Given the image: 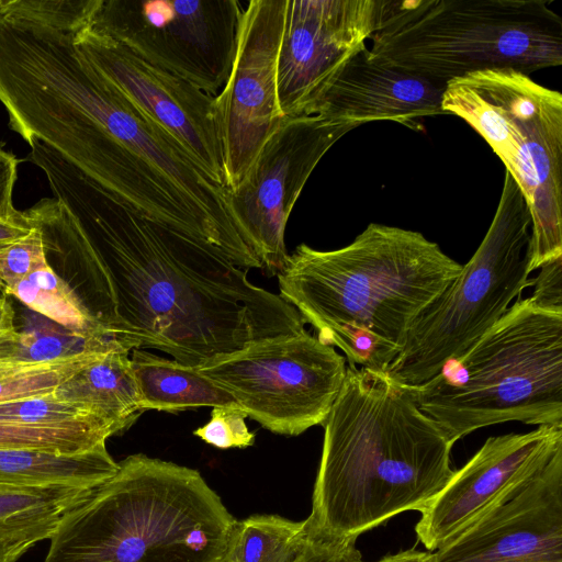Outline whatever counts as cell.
I'll return each instance as SVG.
<instances>
[{
	"instance_id": "cell-1",
	"label": "cell",
	"mask_w": 562,
	"mask_h": 562,
	"mask_svg": "<svg viewBox=\"0 0 562 562\" xmlns=\"http://www.w3.org/2000/svg\"><path fill=\"white\" fill-rule=\"evenodd\" d=\"M30 147L55 195L25 211L46 263L126 351L156 349L199 368L306 330L296 308L252 284L247 269L142 215L46 144Z\"/></svg>"
},
{
	"instance_id": "cell-2",
	"label": "cell",
	"mask_w": 562,
	"mask_h": 562,
	"mask_svg": "<svg viewBox=\"0 0 562 562\" xmlns=\"http://www.w3.org/2000/svg\"><path fill=\"white\" fill-rule=\"evenodd\" d=\"M323 426L305 519L312 537L357 540L397 514L424 509L454 473L446 432L383 372L347 366Z\"/></svg>"
},
{
	"instance_id": "cell-3",
	"label": "cell",
	"mask_w": 562,
	"mask_h": 562,
	"mask_svg": "<svg viewBox=\"0 0 562 562\" xmlns=\"http://www.w3.org/2000/svg\"><path fill=\"white\" fill-rule=\"evenodd\" d=\"M462 265L422 233L371 223L349 245H299L277 274L280 296L339 348L348 366L385 372L414 319Z\"/></svg>"
},
{
	"instance_id": "cell-4",
	"label": "cell",
	"mask_w": 562,
	"mask_h": 562,
	"mask_svg": "<svg viewBox=\"0 0 562 562\" xmlns=\"http://www.w3.org/2000/svg\"><path fill=\"white\" fill-rule=\"evenodd\" d=\"M236 520L198 470L131 454L64 516L44 562H222Z\"/></svg>"
},
{
	"instance_id": "cell-5",
	"label": "cell",
	"mask_w": 562,
	"mask_h": 562,
	"mask_svg": "<svg viewBox=\"0 0 562 562\" xmlns=\"http://www.w3.org/2000/svg\"><path fill=\"white\" fill-rule=\"evenodd\" d=\"M544 0H382L371 58L446 88L486 69L561 66L562 18Z\"/></svg>"
},
{
	"instance_id": "cell-6",
	"label": "cell",
	"mask_w": 562,
	"mask_h": 562,
	"mask_svg": "<svg viewBox=\"0 0 562 562\" xmlns=\"http://www.w3.org/2000/svg\"><path fill=\"white\" fill-rule=\"evenodd\" d=\"M407 389L452 443L505 422L562 425V312L519 299L464 355Z\"/></svg>"
},
{
	"instance_id": "cell-7",
	"label": "cell",
	"mask_w": 562,
	"mask_h": 562,
	"mask_svg": "<svg viewBox=\"0 0 562 562\" xmlns=\"http://www.w3.org/2000/svg\"><path fill=\"white\" fill-rule=\"evenodd\" d=\"M442 110L464 120L501 158L531 215L532 272L562 257V94L514 69L446 85Z\"/></svg>"
},
{
	"instance_id": "cell-8",
	"label": "cell",
	"mask_w": 562,
	"mask_h": 562,
	"mask_svg": "<svg viewBox=\"0 0 562 562\" xmlns=\"http://www.w3.org/2000/svg\"><path fill=\"white\" fill-rule=\"evenodd\" d=\"M530 237L528 205L505 171L483 240L456 279L414 319L384 373L398 385L413 387L464 355L531 286Z\"/></svg>"
},
{
	"instance_id": "cell-9",
	"label": "cell",
	"mask_w": 562,
	"mask_h": 562,
	"mask_svg": "<svg viewBox=\"0 0 562 562\" xmlns=\"http://www.w3.org/2000/svg\"><path fill=\"white\" fill-rule=\"evenodd\" d=\"M346 369L345 357L307 330L251 344L198 368L229 392L247 417L283 436L324 424Z\"/></svg>"
},
{
	"instance_id": "cell-10",
	"label": "cell",
	"mask_w": 562,
	"mask_h": 562,
	"mask_svg": "<svg viewBox=\"0 0 562 562\" xmlns=\"http://www.w3.org/2000/svg\"><path fill=\"white\" fill-rule=\"evenodd\" d=\"M243 10L237 0H102L89 31L216 97L231 72Z\"/></svg>"
},
{
	"instance_id": "cell-11",
	"label": "cell",
	"mask_w": 562,
	"mask_h": 562,
	"mask_svg": "<svg viewBox=\"0 0 562 562\" xmlns=\"http://www.w3.org/2000/svg\"><path fill=\"white\" fill-rule=\"evenodd\" d=\"M356 127L322 114L285 119L239 186L229 190L233 220L268 276L285 266V226L306 181L334 144Z\"/></svg>"
},
{
	"instance_id": "cell-12",
	"label": "cell",
	"mask_w": 562,
	"mask_h": 562,
	"mask_svg": "<svg viewBox=\"0 0 562 562\" xmlns=\"http://www.w3.org/2000/svg\"><path fill=\"white\" fill-rule=\"evenodd\" d=\"M288 0H250L243 10L229 76L214 97L225 187L234 190L285 117L277 69Z\"/></svg>"
},
{
	"instance_id": "cell-13",
	"label": "cell",
	"mask_w": 562,
	"mask_h": 562,
	"mask_svg": "<svg viewBox=\"0 0 562 562\" xmlns=\"http://www.w3.org/2000/svg\"><path fill=\"white\" fill-rule=\"evenodd\" d=\"M382 0H288L278 57L285 119L314 115L346 64L376 31Z\"/></svg>"
},
{
	"instance_id": "cell-14",
	"label": "cell",
	"mask_w": 562,
	"mask_h": 562,
	"mask_svg": "<svg viewBox=\"0 0 562 562\" xmlns=\"http://www.w3.org/2000/svg\"><path fill=\"white\" fill-rule=\"evenodd\" d=\"M75 43L128 102L167 133L212 179L225 187L213 95L89 30L77 35Z\"/></svg>"
},
{
	"instance_id": "cell-15",
	"label": "cell",
	"mask_w": 562,
	"mask_h": 562,
	"mask_svg": "<svg viewBox=\"0 0 562 562\" xmlns=\"http://www.w3.org/2000/svg\"><path fill=\"white\" fill-rule=\"evenodd\" d=\"M427 562H562V451Z\"/></svg>"
},
{
	"instance_id": "cell-16",
	"label": "cell",
	"mask_w": 562,
	"mask_h": 562,
	"mask_svg": "<svg viewBox=\"0 0 562 562\" xmlns=\"http://www.w3.org/2000/svg\"><path fill=\"white\" fill-rule=\"evenodd\" d=\"M562 451V425L490 437L422 509L417 539L432 552Z\"/></svg>"
},
{
	"instance_id": "cell-17",
	"label": "cell",
	"mask_w": 562,
	"mask_h": 562,
	"mask_svg": "<svg viewBox=\"0 0 562 562\" xmlns=\"http://www.w3.org/2000/svg\"><path fill=\"white\" fill-rule=\"evenodd\" d=\"M445 88L384 65L366 47L353 56L326 91L315 114L355 124L392 121L417 128L416 121L446 114Z\"/></svg>"
},
{
	"instance_id": "cell-18",
	"label": "cell",
	"mask_w": 562,
	"mask_h": 562,
	"mask_svg": "<svg viewBox=\"0 0 562 562\" xmlns=\"http://www.w3.org/2000/svg\"><path fill=\"white\" fill-rule=\"evenodd\" d=\"M131 364L143 411L179 412L201 406H238L233 395L198 368L133 349Z\"/></svg>"
},
{
	"instance_id": "cell-19",
	"label": "cell",
	"mask_w": 562,
	"mask_h": 562,
	"mask_svg": "<svg viewBox=\"0 0 562 562\" xmlns=\"http://www.w3.org/2000/svg\"><path fill=\"white\" fill-rule=\"evenodd\" d=\"M91 408L122 432L144 412L128 352L114 350L86 366L54 391Z\"/></svg>"
},
{
	"instance_id": "cell-20",
	"label": "cell",
	"mask_w": 562,
	"mask_h": 562,
	"mask_svg": "<svg viewBox=\"0 0 562 562\" xmlns=\"http://www.w3.org/2000/svg\"><path fill=\"white\" fill-rule=\"evenodd\" d=\"M106 446L57 454L36 450H0V484L15 486L95 487L117 470Z\"/></svg>"
},
{
	"instance_id": "cell-21",
	"label": "cell",
	"mask_w": 562,
	"mask_h": 562,
	"mask_svg": "<svg viewBox=\"0 0 562 562\" xmlns=\"http://www.w3.org/2000/svg\"><path fill=\"white\" fill-rule=\"evenodd\" d=\"M92 488L0 484V541L49 540L64 516Z\"/></svg>"
},
{
	"instance_id": "cell-22",
	"label": "cell",
	"mask_w": 562,
	"mask_h": 562,
	"mask_svg": "<svg viewBox=\"0 0 562 562\" xmlns=\"http://www.w3.org/2000/svg\"><path fill=\"white\" fill-rule=\"evenodd\" d=\"M310 539L305 520L252 515L236 520L222 562H294Z\"/></svg>"
},
{
	"instance_id": "cell-23",
	"label": "cell",
	"mask_w": 562,
	"mask_h": 562,
	"mask_svg": "<svg viewBox=\"0 0 562 562\" xmlns=\"http://www.w3.org/2000/svg\"><path fill=\"white\" fill-rule=\"evenodd\" d=\"M10 295L75 334L114 340L91 319L70 289L47 263L20 281Z\"/></svg>"
},
{
	"instance_id": "cell-24",
	"label": "cell",
	"mask_w": 562,
	"mask_h": 562,
	"mask_svg": "<svg viewBox=\"0 0 562 562\" xmlns=\"http://www.w3.org/2000/svg\"><path fill=\"white\" fill-rule=\"evenodd\" d=\"M114 435L111 428L95 425L45 426L0 420V450L76 454L105 445Z\"/></svg>"
},
{
	"instance_id": "cell-25",
	"label": "cell",
	"mask_w": 562,
	"mask_h": 562,
	"mask_svg": "<svg viewBox=\"0 0 562 562\" xmlns=\"http://www.w3.org/2000/svg\"><path fill=\"white\" fill-rule=\"evenodd\" d=\"M108 352L87 351L48 362H19L0 358V403L49 394Z\"/></svg>"
},
{
	"instance_id": "cell-26",
	"label": "cell",
	"mask_w": 562,
	"mask_h": 562,
	"mask_svg": "<svg viewBox=\"0 0 562 562\" xmlns=\"http://www.w3.org/2000/svg\"><path fill=\"white\" fill-rule=\"evenodd\" d=\"M94 350L128 352L112 339L85 337L56 324L53 329L18 331L16 337L0 349V358L48 362Z\"/></svg>"
},
{
	"instance_id": "cell-27",
	"label": "cell",
	"mask_w": 562,
	"mask_h": 562,
	"mask_svg": "<svg viewBox=\"0 0 562 562\" xmlns=\"http://www.w3.org/2000/svg\"><path fill=\"white\" fill-rule=\"evenodd\" d=\"M0 420L45 426L95 425L121 434L88 406L59 398L54 392L0 403Z\"/></svg>"
},
{
	"instance_id": "cell-28",
	"label": "cell",
	"mask_w": 562,
	"mask_h": 562,
	"mask_svg": "<svg viewBox=\"0 0 562 562\" xmlns=\"http://www.w3.org/2000/svg\"><path fill=\"white\" fill-rule=\"evenodd\" d=\"M102 0H4L0 16L22 20L68 33L89 30Z\"/></svg>"
},
{
	"instance_id": "cell-29",
	"label": "cell",
	"mask_w": 562,
	"mask_h": 562,
	"mask_svg": "<svg viewBox=\"0 0 562 562\" xmlns=\"http://www.w3.org/2000/svg\"><path fill=\"white\" fill-rule=\"evenodd\" d=\"M46 265L41 231L33 225L32 231L0 246V284L10 296L11 290L32 272Z\"/></svg>"
},
{
	"instance_id": "cell-30",
	"label": "cell",
	"mask_w": 562,
	"mask_h": 562,
	"mask_svg": "<svg viewBox=\"0 0 562 562\" xmlns=\"http://www.w3.org/2000/svg\"><path fill=\"white\" fill-rule=\"evenodd\" d=\"M246 418L238 406L213 407L210 420L193 435L218 449L247 448L254 445L255 434L248 429Z\"/></svg>"
},
{
	"instance_id": "cell-31",
	"label": "cell",
	"mask_w": 562,
	"mask_h": 562,
	"mask_svg": "<svg viewBox=\"0 0 562 562\" xmlns=\"http://www.w3.org/2000/svg\"><path fill=\"white\" fill-rule=\"evenodd\" d=\"M531 280V302L548 311L562 312V257L543 263Z\"/></svg>"
},
{
	"instance_id": "cell-32",
	"label": "cell",
	"mask_w": 562,
	"mask_h": 562,
	"mask_svg": "<svg viewBox=\"0 0 562 562\" xmlns=\"http://www.w3.org/2000/svg\"><path fill=\"white\" fill-rule=\"evenodd\" d=\"M294 562H363L356 539L312 537Z\"/></svg>"
},
{
	"instance_id": "cell-33",
	"label": "cell",
	"mask_w": 562,
	"mask_h": 562,
	"mask_svg": "<svg viewBox=\"0 0 562 562\" xmlns=\"http://www.w3.org/2000/svg\"><path fill=\"white\" fill-rule=\"evenodd\" d=\"M16 157L0 146V218L20 221L26 217L24 212L13 205V188L18 177Z\"/></svg>"
},
{
	"instance_id": "cell-34",
	"label": "cell",
	"mask_w": 562,
	"mask_h": 562,
	"mask_svg": "<svg viewBox=\"0 0 562 562\" xmlns=\"http://www.w3.org/2000/svg\"><path fill=\"white\" fill-rule=\"evenodd\" d=\"M32 228L33 224L27 215L20 221L0 218V246L27 235Z\"/></svg>"
},
{
	"instance_id": "cell-35",
	"label": "cell",
	"mask_w": 562,
	"mask_h": 562,
	"mask_svg": "<svg viewBox=\"0 0 562 562\" xmlns=\"http://www.w3.org/2000/svg\"><path fill=\"white\" fill-rule=\"evenodd\" d=\"M18 335L14 325V311L8 301L0 302V348L12 341Z\"/></svg>"
},
{
	"instance_id": "cell-36",
	"label": "cell",
	"mask_w": 562,
	"mask_h": 562,
	"mask_svg": "<svg viewBox=\"0 0 562 562\" xmlns=\"http://www.w3.org/2000/svg\"><path fill=\"white\" fill-rule=\"evenodd\" d=\"M36 543L32 540L0 541V562H18Z\"/></svg>"
},
{
	"instance_id": "cell-37",
	"label": "cell",
	"mask_w": 562,
	"mask_h": 562,
	"mask_svg": "<svg viewBox=\"0 0 562 562\" xmlns=\"http://www.w3.org/2000/svg\"><path fill=\"white\" fill-rule=\"evenodd\" d=\"M428 553L409 549L395 554L385 555L375 562H427Z\"/></svg>"
},
{
	"instance_id": "cell-38",
	"label": "cell",
	"mask_w": 562,
	"mask_h": 562,
	"mask_svg": "<svg viewBox=\"0 0 562 562\" xmlns=\"http://www.w3.org/2000/svg\"><path fill=\"white\" fill-rule=\"evenodd\" d=\"M9 300V294L5 289L0 284V302H4Z\"/></svg>"
},
{
	"instance_id": "cell-39",
	"label": "cell",
	"mask_w": 562,
	"mask_h": 562,
	"mask_svg": "<svg viewBox=\"0 0 562 562\" xmlns=\"http://www.w3.org/2000/svg\"><path fill=\"white\" fill-rule=\"evenodd\" d=\"M3 3H4V0H0V13H1V9H2Z\"/></svg>"
}]
</instances>
